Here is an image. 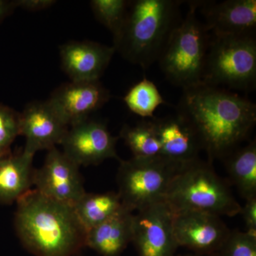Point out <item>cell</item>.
Here are the masks:
<instances>
[{
	"label": "cell",
	"instance_id": "1",
	"mask_svg": "<svg viewBox=\"0 0 256 256\" xmlns=\"http://www.w3.org/2000/svg\"><path fill=\"white\" fill-rule=\"evenodd\" d=\"M178 111L191 122L212 160L225 158L236 150L256 122L255 104L204 84L183 89Z\"/></svg>",
	"mask_w": 256,
	"mask_h": 256
},
{
	"label": "cell",
	"instance_id": "2",
	"mask_svg": "<svg viewBox=\"0 0 256 256\" xmlns=\"http://www.w3.org/2000/svg\"><path fill=\"white\" fill-rule=\"evenodd\" d=\"M14 225L34 256H75L86 247L87 230L73 206L30 190L18 202Z\"/></svg>",
	"mask_w": 256,
	"mask_h": 256
},
{
	"label": "cell",
	"instance_id": "3",
	"mask_svg": "<svg viewBox=\"0 0 256 256\" xmlns=\"http://www.w3.org/2000/svg\"><path fill=\"white\" fill-rule=\"evenodd\" d=\"M178 0L130 2L122 30L114 40L116 52L142 68L158 62L172 33L181 22Z\"/></svg>",
	"mask_w": 256,
	"mask_h": 256
},
{
	"label": "cell",
	"instance_id": "4",
	"mask_svg": "<svg viewBox=\"0 0 256 256\" xmlns=\"http://www.w3.org/2000/svg\"><path fill=\"white\" fill-rule=\"evenodd\" d=\"M164 200L174 213L196 212L232 217L240 214L242 210L213 168L198 159L182 165Z\"/></svg>",
	"mask_w": 256,
	"mask_h": 256
},
{
	"label": "cell",
	"instance_id": "5",
	"mask_svg": "<svg viewBox=\"0 0 256 256\" xmlns=\"http://www.w3.org/2000/svg\"><path fill=\"white\" fill-rule=\"evenodd\" d=\"M201 2L188 3V14L172 33L158 62L166 78L183 89L202 84L210 38L196 16Z\"/></svg>",
	"mask_w": 256,
	"mask_h": 256
},
{
	"label": "cell",
	"instance_id": "6",
	"mask_svg": "<svg viewBox=\"0 0 256 256\" xmlns=\"http://www.w3.org/2000/svg\"><path fill=\"white\" fill-rule=\"evenodd\" d=\"M202 84L246 92L254 90L256 84L255 35L210 38Z\"/></svg>",
	"mask_w": 256,
	"mask_h": 256
},
{
	"label": "cell",
	"instance_id": "7",
	"mask_svg": "<svg viewBox=\"0 0 256 256\" xmlns=\"http://www.w3.org/2000/svg\"><path fill=\"white\" fill-rule=\"evenodd\" d=\"M182 164L163 158L120 160L118 172V195L133 212L164 200L173 178Z\"/></svg>",
	"mask_w": 256,
	"mask_h": 256
},
{
	"label": "cell",
	"instance_id": "8",
	"mask_svg": "<svg viewBox=\"0 0 256 256\" xmlns=\"http://www.w3.org/2000/svg\"><path fill=\"white\" fill-rule=\"evenodd\" d=\"M174 212L164 200L138 210L133 217L132 242L138 256H175Z\"/></svg>",
	"mask_w": 256,
	"mask_h": 256
},
{
	"label": "cell",
	"instance_id": "9",
	"mask_svg": "<svg viewBox=\"0 0 256 256\" xmlns=\"http://www.w3.org/2000/svg\"><path fill=\"white\" fill-rule=\"evenodd\" d=\"M33 184L45 196L73 206L86 192L78 165L56 148L48 151L43 166L34 170Z\"/></svg>",
	"mask_w": 256,
	"mask_h": 256
},
{
	"label": "cell",
	"instance_id": "10",
	"mask_svg": "<svg viewBox=\"0 0 256 256\" xmlns=\"http://www.w3.org/2000/svg\"><path fill=\"white\" fill-rule=\"evenodd\" d=\"M118 140L104 122L88 118L70 126L62 146L64 154L76 164L88 166L100 164L110 158L118 159Z\"/></svg>",
	"mask_w": 256,
	"mask_h": 256
},
{
	"label": "cell",
	"instance_id": "11",
	"mask_svg": "<svg viewBox=\"0 0 256 256\" xmlns=\"http://www.w3.org/2000/svg\"><path fill=\"white\" fill-rule=\"evenodd\" d=\"M173 230L178 247L186 248L198 256L220 252L230 233L220 217L196 212L174 213Z\"/></svg>",
	"mask_w": 256,
	"mask_h": 256
},
{
	"label": "cell",
	"instance_id": "12",
	"mask_svg": "<svg viewBox=\"0 0 256 256\" xmlns=\"http://www.w3.org/2000/svg\"><path fill=\"white\" fill-rule=\"evenodd\" d=\"M111 98L100 80L72 82L56 89L48 102L68 126L88 119Z\"/></svg>",
	"mask_w": 256,
	"mask_h": 256
},
{
	"label": "cell",
	"instance_id": "13",
	"mask_svg": "<svg viewBox=\"0 0 256 256\" xmlns=\"http://www.w3.org/2000/svg\"><path fill=\"white\" fill-rule=\"evenodd\" d=\"M68 128L48 100L32 102L20 114V136L26 138L24 151L33 156L62 144Z\"/></svg>",
	"mask_w": 256,
	"mask_h": 256
},
{
	"label": "cell",
	"instance_id": "14",
	"mask_svg": "<svg viewBox=\"0 0 256 256\" xmlns=\"http://www.w3.org/2000/svg\"><path fill=\"white\" fill-rule=\"evenodd\" d=\"M205 26L214 36L255 35L256 0L201 2Z\"/></svg>",
	"mask_w": 256,
	"mask_h": 256
},
{
	"label": "cell",
	"instance_id": "15",
	"mask_svg": "<svg viewBox=\"0 0 256 256\" xmlns=\"http://www.w3.org/2000/svg\"><path fill=\"white\" fill-rule=\"evenodd\" d=\"M162 149V158L178 164L197 159L203 150L191 122L180 112L164 118H152Z\"/></svg>",
	"mask_w": 256,
	"mask_h": 256
},
{
	"label": "cell",
	"instance_id": "16",
	"mask_svg": "<svg viewBox=\"0 0 256 256\" xmlns=\"http://www.w3.org/2000/svg\"><path fill=\"white\" fill-rule=\"evenodd\" d=\"M114 52V46L90 41L70 42L60 47L62 69L72 82L98 80Z\"/></svg>",
	"mask_w": 256,
	"mask_h": 256
},
{
	"label": "cell",
	"instance_id": "17",
	"mask_svg": "<svg viewBox=\"0 0 256 256\" xmlns=\"http://www.w3.org/2000/svg\"><path fill=\"white\" fill-rule=\"evenodd\" d=\"M133 212L122 207L100 225L88 230L86 247L102 256H120L132 242Z\"/></svg>",
	"mask_w": 256,
	"mask_h": 256
},
{
	"label": "cell",
	"instance_id": "18",
	"mask_svg": "<svg viewBox=\"0 0 256 256\" xmlns=\"http://www.w3.org/2000/svg\"><path fill=\"white\" fill-rule=\"evenodd\" d=\"M34 156L26 152L0 156V204L18 202L33 184Z\"/></svg>",
	"mask_w": 256,
	"mask_h": 256
},
{
	"label": "cell",
	"instance_id": "19",
	"mask_svg": "<svg viewBox=\"0 0 256 256\" xmlns=\"http://www.w3.org/2000/svg\"><path fill=\"white\" fill-rule=\"evenodd\" d=\"M124 207L118 194L86 192L74 206L76 214L84 228L90 230L117 214Z\"/></svg>",
	"mask_w": 256,
	"mask_h": 256
},
{
	"label": "cell",
	"instance_id": "20",
	"mask_svg": "<svg viewBox=\"0 0 256 256\" xmlns=\"http://www.w3.org/2000/svg\"><path fill=\"white\" fill-rule=\"evenodd\" d=\"M227 170L229 176L246 200L256 197V143L252 141L246 146L229 154Z\"/></svg>",
	"mask_w": 256,
	"mask_h": 256
},
{
	"label": "cell",
	"instance_id": "21",
	"mask_svg": "<svg viewBox=\"0 0 256 256\" xmlns=\"http://www.w3.org/2000/svg\"><path fill=\"white\" fill-rule=\"evenodd\" d=\"M137 159H156L162 158L161 146L152 119L144 120L136 126L124 124L120 132Z\"/></svg>",
	"mask_w": 256,
	"mask_h": 256
},
{
	"label": "cell",
	"instance_id": "22",
	"mask_svg": "<svg viewBox=\"0 0 256 256\" xmlns=\"http://www.w3.org/2000/svg\"><path fill=\"white\" fill-rule=\"evenodd\" d=\"M124 101L131 112L142 118H153L156 108L166 104L156 84L146 77L129 89Z\"/></svg>",
	"mask_w": 256,
	"mask_h": 256
},
{
	"label": "cell",
	"instance_id": "23",
	"mask_svg": "<svg viewBox=\"0 0 256 256\" xmlns=\"http://www.w3.org/2000/svg\"><path fill=\"white\" fill-rule=\"evenodd\" d=\"M130 2L126 0H92L90 6L94 16L112 33L114 40L118 36L127 16Z\"/></svg>",
	"mask_w": 256,
	"mask_h": 256
},
{
	"label": "cell",
	"instance_id": "24",
	"mask_svg": "<svg viewBox=\"0 0 256 256\" xmlns=\"http://www.w3.org/2000/svg\"><path fill=\"white\" fill-rule=\"evenodd\" d=\"M20 136V114L0 104V156L11 152L12 144Z\"/></svg>",
	"mask_w": 256,
	"mask_h": 256
},
{
	"label": "cell",
	"instance_id": "25",
	"mask_svg": "<svg viewBox=\"0 0 256 256\" xmlns=\"http://www.w3.org/2000/svg\"><path fill=\"white\" fill-rule=\"evenodd\" d=\"M218 256H256V236L239 230L230 232Z\"/></svg>",
	"mask_w": 256,
	"mask_h": 256
},
{
	"label": "cell",
	"instance_id": "26",
	"mask_svg": "<svg viewBox=\"0 0 256 256\" xmlns=\"http://www.w3.org/2000/svg\"><path fill=\"white\" fill-rule=\"evenodd\" d=\"M240 214L242 215L248 234L256 236V197L246 200L242 206Z\"/></svg>",
	"mask_w": 256,
	"mask_h": 256
},
{
	"label": "cell",
	"instance_id": "27",
	"mask_svg": "<svg viewBox=\"0 0 256 256\" xmlns=\"http://www.w3.org/2000/svg\"><path fill=\"white\" fill-rule=\"evenodd\" d=\"M16 8L28 10L30 12L40 11L50 8L54 4V0H18L14 1Z\"/></svg>",
	"mask_w": 256,
	"mask_h": 256
},
{
	"label": "cell",
	"instance_id": "28",
	"mask_svg": "<svg viewBox=\"0 0 256 256\" xmlns=\"http://www.w3.org/2000/svg\"><path fill=\"white\" fill-rule=\"evenodd\" d=\"M16 9L14 1H4L0 0V22L9 15L12 14Z\"/></svg>",
	"mask_w": 256,
	"mask_h": 256
},
{
	"label": "cell",
	"instance_id": "29",
	"mask_svg": "<svg viewBox=\"0 0 256 256\" xmlns=\"http://www.w3.org/2000/svg\"><path fill=\"white\" fill-rule=\"evenodd\" d=\"M218 256V254H210V255H205V256Z\"/></svg>",
	"mask_w": 256,
	"mask_h": 256
},
{
	"label": "cell",
	"instance_id": "30",
	"mask_svg": "<svg viewBox=\"0 0 256 256\" xmlns=\"http://www.w3.org/2000/svg\"><path fill=\"white\" fill-rule=\"evenodd\" d=\"M198 256L185 255V256Z\"/></svg>",
	"mask_w": 256,
	"mask_h": 256
}]
</instances>
